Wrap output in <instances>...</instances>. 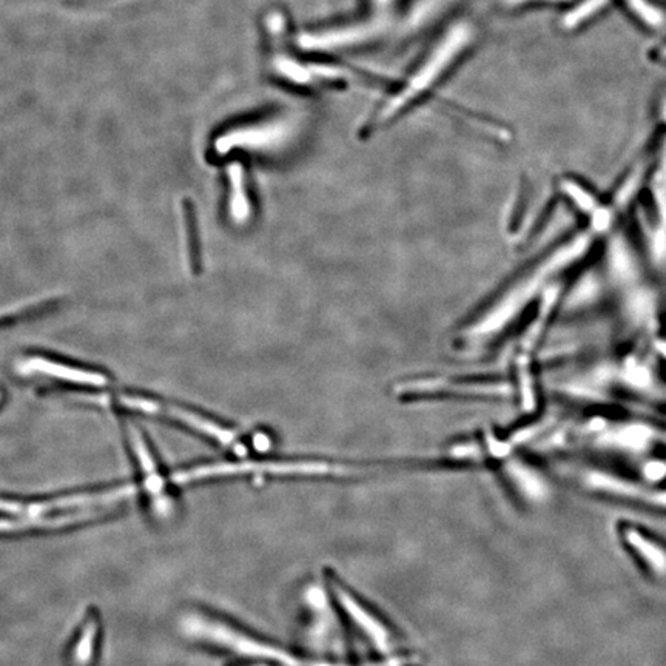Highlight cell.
Segmentation results:
<instances>
[{
    "label": "cell",
    "instance_id": "cell-1",
    "mask_svg": "<svg viewBox=\"0 0 666 666\" xmlns=\"http://www.w3.org/2000/svg\"><path fill=\"white\" fill-rule=\"evenodd\" d=\"M591 246V236L582 235L569 239L563 246L557 247L548 257L538 261L528 273L523 275L513 288L506 290L505 296L495 301L493 308L482 316L470 329L464 336L468 340L480 341L493 339L511 323L529 303L544 292L548 282L559 277L561 270L574 266L580 258L587 255Z\"/></svg>",
    "mask_w": 666,
    "mask_h": 666
},
{
    "label": "cell",
    "instance_id": "cell-2",
    "mask_svg": "<svg viewBox=\"0 0 666 666\" xmlns=\"http://www.w3.org/2000/svg\"><path fill=\"white\" fill-rule=\"evenodd\" d=\"M182 630L189 636L213 642V644L224 646V648L230 649L239 656L275 660L286 666H301V662L293 659L288 653L280 652L273 646L258 644V642L228 629L223 623L204 619L203 615L190 614L182 619Z\"/></svg>",
    "mask_w": 666,
    "mask_h": 666
},
{
    "label": "cell",
    "instance_id": "cell-3",
    "mask_svg": "<svg viewBox=\"0 0 666 666\" xmlns=\"http://www.w3.org/2000/svg\"><path fill=\"white\" fill-rule=\"evenodd\" d=\"M275 474V475H324L346 474L347 470H335L324 463H223L211 464V466L195 468L173 475L176 483L197 482V480L211 477H224V475L238 474Z\"/></svg>",
    "mask_w": 666,
    "mask_h": 666
},
{
    "label": "cell",
    "instance_id": "cell-4",
    "mask_svg": "<svg viewBox=\"0 0 666 666\" xmlns=\"http://www.w3.org/2000/svg\"><path fill=\"white\" fill-rule=\"evenodd\" d=\"M135 493H137V487L129 485L116 487V490L106 491V493L68 495V497L46 500V502L22 503L0 498V511L18 515V517H45L44 514L46 513L69 509V507L93 509V507L108 506L111 503L119 502V500L131 497Z\"/></svg>",
    "mask_w": 666,
    "mask_h": 666
},
{
    "label": "cell",
    "instance_id": "cell-5",
    "mask_svg": "<svg viewBox=\"0 0 666 666\" xmlns=\"http://www.w3.org/2000/svg\"><path fill=\"white\" fill-rule=\"evenodd\" d=\"M584 483L591 490L619 495L637 502L649 503V505L665 507L666 491L648 490V487L638 486L636 483L626 482V480L614 477L605 472L592 471L584 475Z\"/></svg>",
    "mask_w": 666,
    "mask_h": 666
},
{
    "label": "cell",
    "instance_id": "cell-6",
    "mask_svg": "<svg viewBox=\"0 0 666 666\" xmlns=\"http://www.w3.org/2000/svg\"><path fill=\"white\" fill-rule=\"evenodd\" d=\"M336 598H339L341 606L346 610V613L351 615L352 621L356 623L372 638L374 645L377 646L379 652H389L390 641L389 633H387L385 626L374 617L362 605L355 602L346 591L336 588Z\"/></svg>",
    "mask_w": 666,
    "mask_h": 666
},
{
    "label": "cell",
    "instance_id": "cell-7",
    "mask_svg": "<svg viewBox=\"0 0 666 666\" xmlns=\"http://www.w3.org/2000/svg\"><path fill=\"white\" fill-rule=\"evenodd\" d=\"M23 372H39V374L52 375V377L67 379V382L79 383V385L104 386L107 378L95 372H85L75 369V367L65 366V364L46 362L42 358H31L23 364Z\"/></svg>",
    "mask_w": 666,
    "mask_h": 666
},
{
    "label": "cell",
    "instance_id": "cell-8",
    "mask_svg": "<svg viewBox=\"0 0 666 666\" xmlns=\"http://www.w3.org/2000/svg\"><path fill=\"white\" fill-rule=\"evenodd\" d=\"M666 118V104H665ZM653 200L656 205V227H654V246L659 257L666 254V139L659 169L653 181Z\"/></svg>",
    "mask_w": 666,
    "mask_h": 666
},
{
    "label": "cell",
    "instance_id": "cell-9",
    "mask_svg": "<svg viewBox=\"0 0 666 666\" xmlns=\"http://www.w3.org/2000/svg\"><path fill=\"white\" fill-rule=\"evenodd\" d=\"M135 448H137L139 462H141L142 471L146 475V490L153 497L154 509L160 514H165L170 509L169 502L164 495V480L158 474L157 466L150 452L144 447V441L138 433H133Z\"/></svg>",
    "mask_w": 666,
    "mask_h": 666
},
{
    "label": "cell",
    "instance_id": "cell-10",
    "mask_svg": "<svg viewBox=\"0 0 666 666\" xmlns=\"http://www.w3.org/2000/svg\"><path fill=\"white\" fill-rule=\"evenodd\" d=\"M631 548L644 559L649 569L657 576H666V552L659 545L638 534L637 530L629 529L625 534Z\"/></svg>",
    "mask_w": 666,
    "mask_h": 666
},
{
    "label": "cell",
    "instance_id": "cell-11",
    "mask_svg": "<svg viewBox=\"0 0 666 666\" xmlns=\"http://www.w3.org/2000/svg\"><path fill=\"white\" fill-rule=\"evenodd\" d=\"M402 390H405V393H416V394H420V393H426V394H431V393H444V390H449V393L452 394H459V393H463L466 395H471V394H505L506 387L505 386H479V385H462V383H459V385H456V383H448V382H418V383H412V385H406L405 387H402Z\"/></svg>",
    "mask_w": 666,
    "mask_h": 666
},
{
    "label": "cell",
    "instance_id": "cell-12",
    "mask_svg": "<svg viewBox=\"0 0 666 666\" xmlns=\"http://www.w3.org/2000/svg\"><path fill=\"white\" fill-rule=\"evenodd\" d=\"M98 633V619L93 617L92 615L88 621H85L83 631H80L79 637H77L75 648H73V664L76 666H88L92 664L93 656H95Z\"/></svg>",
    "mask_w": 666,
    "mask_h": 666
},
{
    "label": "cell",
    "instance_id": "cell-13",
    "mask_svg": "<svg viewBox=\"0 0 666 666\" xmlns=\"http://www.w3.org/2000/svg\"><path fill=\"white\" fill-rule=\"evenodd\" d=\"M561 190H563L565 195L569 196V200H571L580 211L587 213V215L592 216L599 211V204L598 201L594 200V196H591L582 185L576 184L574 181L567 180L561 182Z\"/></svg>",
    "mask_w": 666,
    "mask_h": 666
},
{
    "label": "cell",
    "instance_id": "cell-14",
    "mask_svg": "<svg viewBox=\"0 0 666 666\" xmlns=\"http://www.w3.org/2000/svg\"><path fill=\"white\" fill-rule=\"evenodd\" d=\"M606 3L608 0H584V2L579 3V6L572 8V10L565 15V29H574V26L579 25V23L587 21V19H590L591 15H594L599 10H602Z\"/></svg>",
    "mask_w": 666,
    "mask_h": 666
},
{
    "label": "cell",
    "instance_id": "cell-15",
    "mask_svg": "<svg viewBox=\"0 0 666 666\" xmlns=\"http://www.w3.org/2000/svg\"><path fill=\"white\" fill-rule=\"evenodd\" d=\"M232 185H234V195H232V215L235 219L244 221L249 216V203L244 197L241 170L234 166L230 170Z\"/></svg>",
    "mask_w": 666,
    "mask_h": 666
},
{
    "label": "cell",
    "instance_id": "cell-16",
    "mask_svg": "<svg viewBox=\"0 0 666 666\" xmlns=\"http://www.w3.org/2000/svg\"><path fill=\"white\" fill-rule=\"evenodd\" d=\"M625 2L649 26H660L664 23V15L660 11L646 0H625Z\"/></svg>",
    "mask_w": 666,
    "mask_h": 666
},
{
    "label": "cell",
    "instance_id": "cell-17",
    "mask_svg": "<svg viewBox=\"0 0 666 666\" xmlns=\"http://www.w3.org/2000/svg\"><path fill=\"white\" fill-rule=\"evenodd\" d=\"M511 6H517V3L530 2V0H505ZM545 2H567V0H545Z\"/></svg>",
    "mask_w": 666,
    "mask_h": 666
},
{
    "label": "cell",
    "instance_id": "cell-18",
    "mask_svg": "<svg viewBox=\"0 0 666 666\" xmlns=\"http://www.w3.org/2000/svg\"><path fill=\"white\" fill-rule=\"evenodd\" d=\"M315 666H340V665H315Z\"/></svg>",
    "mask_w": 666,
    "mask_h": 666
}]
</instances>
